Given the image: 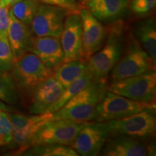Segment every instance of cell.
Returning a JSON list of instances; mask_svg holds the SVG:
<instances>
[{"mask_svg": "<svg viewBox=\"0 0 156 156\" xmlns=\"http://www.w3.org/2000/svg\"><path fill=\"white\" fill-rule=\"evenodd\" d=\"M124 135L111 136L103 146L101 155L104 156H151L155 155L153 144Z\"/></svg>", "mask_w": 156, "mask_h": 156, "instance_id": "4fadbf2b", "label": "cell"}, {"mask_svg": "<svg viewBox=\"0 0 156 156\" xmlns=\"http://www.w3.org/2000/svg\"><path fill=\"white\" fill-rule=\"evenodd\" d=\"M105 122L110 136L124 135L150 140L156 131L155 109H145L131 116Z\"/></svg>", "mask_w": 156, "mask_h": 156, "instance_id": "5b68a950", "label": "cell"}, {"mask_svg": "<svg viewBox=\"0 0 156 156\" xmlns=\"http://www.w3.org/2000/svg\"><path fill=\"white\" fill-rule=\"evenodd\" d=\"M155 64L142 47L132 31H127L125 48L120 59L111 71V80H119L154 72L155 71Z\"/></svg>", "mask_w": 156, "mask_h": 156, "instance_id": "3957f363", "label": "cell"}, {"mask_svg": "<svg viewBox=\"0 0 156 156\" xmlns=\"http://www.w3.org/2000/svg\"><path fill=\"white\" fill-rule=\"evenodd\" d=\"M9 112L0 111V147L9 145L12 140Z\"/></svg>", "mask_w": 156, "mask_h": 156, "instance_id": "484cf974", "label": "cell"}, {"mask_svg": "<svg viewBox=\"0 0 156 156\" xmlns=\"http://www.w3.org/2000/svg\"><path fill=\"white\" fill-rule=\"evenodd\" d=\"M142 47L156 63V23L155 17L142 19L134 25L132 31Z\"/></svg>", "mask_w": 156, "mask_h": 156, "instance_id": "d6986e66", "label": "cell"}, {"mask_svg": "<svg viewBox=\"0 0 156 156\" xmlns=\"http://www.w3.org/2000/svg\"><path fill=\"white\" fill-rule=\"evenodd\" d=\"M82 20V46L83 58L87 61L104 44L106 37V28L86 7L80 10Z\"/></svg>", "mask_w": 156, "mask_h": 156, "instance_id": "5bb4252c", "label": "cell"}, {"mask_svg": "<svg viewBox=\"0 0 156 156\" xmlns=\"http://www.w3.org/2000/svg\"><path fill=\"white\" fill-rule=\"evenodd\" d=\"M107 90L140 102H155V71L112 81Z\"/></svg>", "mask_w": 156, "mask_h": 156, "instance_id": "52a82bcc", "label": "cell"}, {"mask_svg": "<svg viewBox=\"0 0 156 156\" xmlns=\"http://www.w3.org/2000/svg\"><path fill=\"white\" fill-rule=\"evenodd\" d=\"M11 76L17 90L30 95L40 83L53 75L54 72L48 69L38 56L26 52L14 61Z\"/></svg>", "mask_w": 156, "mask_h": 156, "instance_id": "277c9868", "label": "cell"}, {"mask_svg": "<svg viewBox=\"0 0 156 156\" xmlns=\"http://www.w3.org/2000/svg\"><path fill=\"white\" fill-rule=\"evenodd\" d=\"M64 91V87L54 75L43 81L30 94L29 111L32 114H43L55 103Z\"/></svg>", "mask_w": 156, "mask_h": 156, "instance_id": "9a60e30c", "label": "cell"}, {"mask_svg": "<svg viewBox=\"0 0 156 156\" xmlns=\"http://www.w3.org/2000/svg\"><path fill=\"white\" fill-rule=\"evenodd\" d=\"M80 10L68 12L64 18L63 29L59 38L64 51V62L83 59L82 46L83 29Z\"/></svg>", "mask_w": 156, "mask_h": 156, "instance_id": "7c38bea8", "label": "cell"}, {"mask_svg": "<svg viewBox=\"0 0 156 156\" xmlns=\"http://www.w3.org/2000/svg\"><path fill=\"white\" fill-rule=\"evenodd\" d=\"M68 12L69 11L57 6L41 3L30 25L33 34L38 37L59 38Z\"/></svg>", "mask_w": 156, "mask_h": 156, "instance_id": "8fae6325", "label": "cell"}, {"mask_svg": "<svg viewBox=\"0 0 156 156\" xmlns=\"http://www.w3.org/2000/svg\"><path fill=\"white\" fill-rule=\"evenodd\" d=\"M0 100L9 105L19 101V91L8 73L0 72Z\"/></svg>", "mask_w": 156, "mask_h": 156, "instance_id": "cb8c5ba5", "label": "cell"}, {"mask_svg": "<svg viewBox=\"0 0 156 156\" xmlns=\"http://www.w3.org/2000/svg\"><path fill=\"white\" fill-rule=\"evenodd\" d=\"M78 2H79L80 3H81V4H84V5H85V3L86 2V0H77Z\"/></svg>", "mask_w": 156, "mask_h": 156, "instance_id": "1f68e13d", "label": "cell"}, {"mask_svg": "<svg viewBox=\"0 0 156 156\" xmlns=\"http://www.w3.org/2000/svg\"><path fill=\"white\" fill-rule=\"evenodd\" d=\"M9 114L12 129L10 144L17 148V153L20 154L25 151L29 141L41 126L53 119V114L49 112L33 115L9 112Z\"/></svg>", "mask_w": 156, "mask_h": 156, "instance_id": "9c48e42d", "label": "cell"}, {"mask_svg": "<svg viewBox=\"0 0 156 156\" xmlns=\"http://www.w3.org/2000/svg\"><path fill=\"white\" fill-rule=\"evenodd\" d=\"M25 155L36 156H77L78 153L71 146L59 144L36 145L23 152ZM21 153V154H22Z\"/></svg>", "mask_w": 156, "mask_h": 156, "instance_id": "7402d4cb", "label": "cell"}, {"mask_svg": "<svg viewBox=\"0 0 156 156\" xmlns=\"http://www.w3.org/2000/svg\"><path fill=\"white\" fill-rule=\"evenodd\" d=\"M41 3L39 0H21L12 5L10 10L17 19L30 25Z\"/></svg>", "mask_w": 156, "mask_h": 156, "instance_id": "603a6c76", "label": "cell"}, {"mask_svg": "<svg viewBox=\"0 0 156 156\" xmlns=\"http://www.w3.org/2000/svg\"><path fill=\"white\" fill-rule=\"evenodd\" d=\"M0 1H1V0H0Z\"/></svg>", "mask_w": 156, "mask_h": 156, "instance_id": "836d02e7", "label": "cell"}, {"mask_svg": "<svg viewBox=\"0 0 156 156\" xmlns=\"http://www.w3.org/2000/svg\"><path fill=\"white\" fill-rule=\"evenodd\" d=\"M156 0H129L128 7L136 16L146 17L155 9Z\"/></svg>", "mask_w": 156, "mask_h": 156, "instance_id": "4316f807", "label": "cell"}, {"mask_svg": "<svg viewBox=\"0 0 156 156\" xmlns=\"http://www.w3.org/2000/svg\"><path fill=\"white\" fill-rule=\"evenodd\" d=\"M20 1H21V0H1V1H0V4L2 5L11 7V6L14 5L15 3H16L17 2Z\"/></svg>", "mask_w": 156, "mask_h": 156, "instance_id": "4dcf8cb0", "label": "cell"}, {"mask_svg": "<svg viewBox=\"0 0 156 156\" xmlns=\"http://www.w3.org/2000/svg\"><path fill=\"white\" fill-rule=\"evenodd\" d=\"M30 52L38 56L48 69L54 72L64 62L60 39L56 37L34 36Z\"/></svg>", "mask_w": 156, "mask_h": 156, "instance_id": "2e32d148", "label": "cell"}, {"mask_svg": "<svg viewBox=\"0 0 156 156\" xmlns=\"http://www.w3.org/2000/svg\"><path fill=\"white\" fill-rule=\"evenodd\" d=\"M109 137L110 133L106 122L92 121L87 122L80 130L69 146L79 155L97 156L101 155Z\"/></svg>", "mask_w": 156, "mask_h": 156, "instance_id": "30bf717a", "label": "cell"}, {"mask_svg": "<svg viewBox=\"0 0 156 156\" xmlns=\"http://www.w3.org/2000/svg\"><path fill=\"white\" fill-rule=\"evenodd\" d=\"M87 1H90V0H86V2H87Z\"/></svg>", "mask_w": 156, "mask_h": 156, "instance_id": "d6a6232c", "label": "cell"}, {"mask_svg": "<svg viewBox=\"0 0 156 156\" xmlns=\"http://www.w3.org/2000/svg\"><path fill=\"white\" fill-rule=\"evenodd\" d=\"M34 35L30 26L17 19L9 8V23L7 39L12 52L14 61L30 50Z\"/></svg>", "mask_w": 156, "mask_h": 156, "instance_id": "e0dca14e", "label": "cell"}, {"mask_svg": "<svg viewBox=\"0 0 156 156\" xmlns=\"http://www.w3.org/2000/svg\"><path fill=\"white\" fill-rule=\"evenodd\" d=\"M87 70V61L84 59H74L64 62L54 71V75L65 89L72 83L84 75Z\"/></svg>", "mask_w": 156, "mask_h": 156, "instance_id": "ffe728a7", "label": "cell"}, {"mask_svg": "<svg viewBox=\"0 0 156 156\" xmlns=\"http://www.w3.org/2000/svg\"><path fill=\"white\" fill-rule=\"evenodd\" d=\"M155 102H140L107 90L97 106L96 122L119 119L145 109H155Z\"/></svg>", "mask_w": 156, "mask_h": 156, "instance_id": "ba28073f", "label": "cell"}, {"mask_svg": "<svg viewBox=\"0 0 156 156\" xmlns=\"http://www.w3.org/2000/svg\"><path fill=\"white\" fill-rule=\"evenodd\" d=\"M106 28L104 44L87 61V69L96 78H106L125 48L127 34L125 23L119 20L111 23Z\"/></svg>", "mask_w": 156, "mask_h": 156, "instance_id": "7a4b0ae2", "label": "cell"}, {"mask_svg": "<svg viewBox=\"0 0 156 156\" xmlns=\"http://www.w3.org/2000/svg\"><path fill=\"white\" fill-rule=\"evenodd\" d=\"M107 87L106 78L94 77L61 108L52 113V120L69 119L85 122L95 121L97 106L106 93Z\"/></svg>", "mask_w": 156, "mask_h": 156, "instance_id": "6da1fadb", "label": "cell"}, {"mask_svg": "<svg viewBox=\"0 0 156 156\" xmlns=\"http://www.w3.org/2000/svg\"><path fill=\"white\" fill-rule=\"evenodd\" d=\"M14 66V57L7 37L0 34V72L9 73Z\"/></svg>", "mask_w": 156, "mask_h": 156, "instance_id": "d4e9b609", "label": "cell"}, {"mask_svg": "<svg viewBox=\"0 0 156 156\" xmlns=\"http://www.w3.org/2000/svg\"><path fill=\"white\" fill-rule=\"evenodd\" d=\"M10 7L0 4V34L7 37Z\"/></svg>", "mask_w": 156, "mask_h": 156, "instance_id": "f1b7e54d", "label": "cell"}, {"mask_svg": "<svg viewBox=\"0 0 156 156\" xmlns=\"http://www.w3.org/2000/svg\"><path fill=\"white\" fill-rule=\"evenodd\" d=\"M0 111L7 112H14V108H13L12 106H9V104L0 100Z\"/></svg>", "mask_w": 156, "mask_h": 156, "instance_id": "f546056e", "label": "cell"}, {"mask_svg": "<svg viewBox=\"0 0 156 156\" xmlns=\"http://www.w3.org/2000/svg\"><path fill=\"white\" fill-rule=\"evenodd\" d=\"M41 3L57 6L69 11H78L83 6L77 0H39Z\"/></svg>", "mask_w": 156, "mask_h": 156, "instance_id": "83f0119b", "label": "cell"}, {"mask_svg": "<svg viewBox=\"0 0 156 156\" xmlns=\"http://www.w3.org/2000/svg\"><path fill=\"white\" fill-rule=\"evenodd\" d=\"M94 77L93 74L87 69L84 75L74 81L73 83H72L69 86L64 89L63 94L62 95L60 98L55 103H54L50 108H48L46 112L54 113L59 108H61L70 98H72L74 95L82 90L84 87H86Z\"/></svg>", "mask_w": 156, "mask_h": 156, "instance_id": "44dd1931", "label": "cell"}, {"mask_svg": "<svg viewBox=\"0 0 156 156\" xmlns=\"http://www.w3.org/2000/svg\"><path fill=\"white\" fill-rule=\"evenodd\" d=\"M85 7L101 23H113L121 20L129 9V0H90Z\"/></svg>", "mask_w": 156, "mask_h": 156, "instance_id": "ac0fdd59", "label": "cell"}, {"mask_svg": "<svg viewBox=\"0 0 156 156\" xmlns=\"http://www.w3.org/2000/svg\"><path fill=\"white\" fill-rule=\"evenodd\" d=\"M86 124L85 122L69 119L49 121L41 126L33 136L25 150L36 145L48 144L70 145L80 130Z\"/></svg>", "mask_w": 156, "mask_h": 156, "instance_id": "8992f818", "label": "cell"}]
</instances>
